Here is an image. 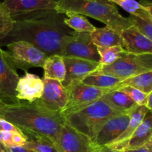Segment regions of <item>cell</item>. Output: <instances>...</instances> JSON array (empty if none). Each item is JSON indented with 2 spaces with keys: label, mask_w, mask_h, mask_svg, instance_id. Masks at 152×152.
I'll return each instance as SVG.
<instances>
[{
  "label": "cell",
  "mask_w": 152,
  "mask_h": 152,
  "mask_svg": "<svg viewBox=\"0 0 152 152\" xmlns=\"http://www.w3.org/2000/svg\"><path fill=\"white\" fill-rule=\"evenodd\" d=\"M101 1H108L107 0H101Z\"/></svg>",
  "instance_id": "39"
},
{
  "label": "cell",
  "mask_w": 152,
  "mask_h": 152,
  "mask_svg": "<svg viewBox=\"0 0 152 152\" xmlns=\"http://www.w3.org/2000/svg\"><path fill=\"white\" fill-rule=\"evenodd\" d=\"M4 148H5L7 152H35L30 149H28V148H25V147L4 146Z\"/></svg>",
  "instance_id": "34"
},
{
  "label": "cell",
  "mask_w": 152,
  "mask_h": 152,
  "mask_svg": "<svg viewBox=\"0 0 152 152\" xmlns=\"http://www.w3.org/2000/svg\"><path fill=\"white\" fill-rule=\"evenodd\" d=\"M97 48L98 54L99 56V63L102 66H107L114 63L120 56V54L125 50L122 46H113L109 48Z\"/></svg>",
  "instance_id": "26"
},
{
  "label": "cell",
  "mask_w": 152,
  "mask_h": 152,
  "mask_svg": "<svg viewBox=\"0 0 152 152\" xmlns=\"http://www.w3.org/2000/svg\"><path fill=\"white\" fill-rule=\"evenodd\" d=\"M60 56L76 57L99 62L97 48L93 43L91 33L72 31L71 39L62 48Z\"/></svg>",
  "instance_id": "8"
},
{
  "label": "cell",
  "mask_w": 152,
  "mask_h": 152,
  "mask_svg": "<svg viewBox=\"0 0 152 152\" xmlns=\"http://www.w3.org/2000/svg\"><path fill=\"white\" fill-rule=\"evenodd\" d=\"M44 90V83L37 75L25 72L19 77L16 86V97L19 101L31 103L42 96Z\"/></svg>",
  "instance_id": "14"
},
{
  "label": "cell",
  "mask_w": 152,
  "mask_h": 152,
  "mask_svg": "<svg viewBox=\"0 0 152 152\" xmlns=\"http://www.w3.org/2000/svg\"><path fill=\"white\" fill-rule=\"evenodd\" d=\"M107 1L114 4H118L132 16L145 20H152V11L141 5L136 0H107Z\"/></svg>",
  "instance_id": "23"
},
{
  "label": "cell",
  "mask_w": 152,
  "mask_h": 152,
  "mask_svg": "<svg viewBox=\"0 0 152 152\" xmlns=\"http://www.w3.org/2000/svg\"><path fill=\"white\" fill-rule=\"evenodd\" d=\"M98 152H124L123 151H119V150H116L114 149V148H108L107 146H104L100 148Z\"/></svg>",
  "instance_id": "36"
},
{
  "label": "cell",
  "mask_w": 152,
  "mask_h": 152,
  "mask_svg": "<svg viewBox=\"0 0 152 152\" xmlns=\"http://www.w3.org/2000/svg\"><path fill=\"white\" fill-rule=\"evenodd\" d=\"M130 86L145 94L152 92V71L142 73L123 80L120 87Z\"/></svg>",
  "instance_id": "24"
},
{
  "label": "cell",
  "mask_w": 152,
  "mask_h": 152,
  "mask_svg": "<svg viewBox=\"0 0 152 152\" xmlns=\"http://www.w3.org/2000/svg\"><path fill=\"white\" fill-rule=\"evenodd\" d=\"M0 152H7L4 145L2 143H1V142H0Z\"/></svg>",
  "instance_id": "38"
},
{
  "label": "cell",
  "mask_w": 152,
  "mask_h": 152,
  "mask_svg": "<svg viewBox=\"0 0 152 152\" xmlns=\"http://www.w3.org/2000/svg\"><path fill=\"white\" fill-rule=\"evenodd\" d=\"M148 71H152V53L134 54L125 50L114 63L102 66L95 74H106L124 80Z\"/></svg>",
  "instance_id": "5"
},
{
  "label": "cell",
  "mask_w": 152,
  "mask_h": 152,
  "mask_svg": "<svg viewBox=\"0 0 152 152\" xmlns=\"http://www.w3.org/2000/svg\"><path fill=\"white\" fill-rule=\"evenodd\" d=\"M23 147L35 152H59L51 143L38 138L28 139Z\"/></svg>",
  "instance_id": "28"
},
{
  "label": "cell",
  "mask_w": 152,
  "mask_h": 152,
  "mask_svg": "<svg viewBox=\"0 0 152 152\" xmlns=\"http://www.w3.org/2000/svg\"><path fill=\"white\" fill-rule=\"evenodd\" d=\"M65 24L73 31L77 32L92 33L96 28L83 15L71 12L65 13Z\"/></svg>",
  "instance_id": "25"
},
{
  "label": "cell",
  "mask_w": 152,
  "mask_h": 152,
  "mask_svg": "<svg viewBox=\"0 0 152 152\" xmlns=\"http://www.w3.org/2000/svg\"><path fill=\"white\" fill-rule=\"evenodd\" d=\"M129 19L132 26L134 27L140 34L152 40V20H145L132 15L129 16Z\"/></svg>",
  "instance_id": "29"
},
{
  "label": "cell",
  "mask_w": 152,
  "mask_h": 152,
  "mask_svg": "<svg viewBox=\"0 0 152 152\" xmlns=\"http://www.w3.org/2000/svg\"><path fill=\"white\" fill-rule=\"evenodd\" d=\"M117 114L120 113L114 111L99 99L80 111L67 114L64 120L68 126L94 141L105 122Z\"/></svg>",
  "instance_id": "4"
},
{
  "label": "cell",
  "mask_w": 152,
  "mask_h": 152,
  "mask_svg": "<svg viewBox=\"0 0 152 152\" xmlns=\"http://www.w3.org/2000/svg\"><path fill=\"white\" fill-rule=\"evenodd\" d=\"M151 96H152V92L151 93H149L148 95V98H147V102H146V107L149 111H151L152 110V103H151Z\"/></svg>",
  "instance_id": "37"
},
{
  "label": "cell",
  "mask_w": 152,
  "mask_h": 152,
  "mask_svg": "<svg viewBox=\"0 0 152 152\" xmlns=\"http://www.w3.org/2000/svg\"><path fill=\"white\" fill-rule=\"evenodd\" d=\"M123 80L106 74H91L88 76L82 83L88 86H94L105 90L111 91L119 88Z\"/></svg>",
  "instance_id": "22"
},
{
  "label": "cell",
  "mask_w": 152,
  "mask_h": 152,
  "mask_svg": "<svg viewBox=\"0 0 152 152\" xmlns=\"http://www.w3.org/2000/svg\"><path fill=\"white\" fill-rule=\"evenodd\" d=\"M13 25V19L5 6L0 2V41L10 33Z\"/></svg>",
  "instance_id": "27"
},
{
  "label": "cell",
  "mask_w": 152,
  "mask_h": 152,
  "mask_svg": "<svg viewBox=\"0 0 152 152\" xmlns=\"http://www.w3.org/2000/svg\"><path fill=\"white\" fill-rule=\"evenodd\" d=\"M148 111H149V110L146 107L140 106V105H137L133 110H132L129 113L130 120H129V123L126 127V130L112 143L107 145V147L120 151L122 145L131 137V136L133 134V133L137 129L138 126L141 124L144 117Z\"/></svg>",
  "instance_id": "18"
},
{
  "label": "cell",
  "mask_w": 152,
  "mask_h": 152,
  "mask_svg": "<svg viewBox=\"0 0 152 152\" xmlns=\"http://www.w3.org/2000/svg\"><path fill=\"white\" fill-rule=\"evenodd\" d=\"M152 140V113L148 111L141 124L138 126L131 137L122 145L120 151L135 149L146 145Z\"/></svg>",
  "instance_id": "17"
},
{
  "label": "cell",
  "mask_w": 152,
  "mask_h": 152,
  "mask_svg": "<svg viewBox=\"0 0 152 152\" xmlns=\"http://www.w3.org/2000/svg\"><path fill=\"white\" fill-rule=\"evenodd\" d=\"M65 66L64 87L71 83L82 82L88 76L97 72L102 67L98 62L76 57H63Z\"/></svg>",
  "instance_id": "11"
},
{
  "label": "cell",
  "mask_w": 152,
  "mask_h": 152,
  "mask_svg": "<svg viewBox=\"0 0 152 152\" xmlns=\"http://www.w3.org/2000/svg\"><path fill=\"white\" fill-rule=\"evenodd\" d=\"M0 48V101L6 105H15L20 101L16 97V86L19 74L4 61Z\"/></svg>",
  "instance_id": "12"
},
{
  "label": "cell",
  "mask_w": 152,
  "mask_h": 152,
  "mask_svg": "<svg viewBox=\"0 0 152 152\" xmlns=\"http://www.w3.org/2000/svg\"><path fill=\"white\" fill-rule=\"evenodd\" d=\"M5 6L10 16L26 14L43 10L56 9V0H4Z\"/></svg>",
  "instance_id": "15"
},
{
  "label": "cell",
  "mask_w": 152,
  "mask_h": 152,
  "mask_svg": "<svg viewBox=\"0 0 152 152\" xmlns=\"http://www.w3.org/2000/svg\"><path fill=\"white\" fill-rule=\"evenodd\" d=\"M101 148L88 136L64 123L58 142L59 152H98Z\"/></svg>",
  "instance_id": "9"
},
{
  "label": "cell",
  "mask_w": 152,
  "mask_h": 152,
  "mask_svg": "<svg viewBox=\"0 0 152 152\" xmlns=\"http://www.w3.org/2000/svg\"><path fill=\"white\" fill-rule=\"evenodd\" d=\"M13 134L14 133L12 132L0 131V142L2 143L4 146H12Z\"/></svg>",
  "instance_id": "32"
},
{
  "label": "cell",
  "mask_w": 152,
  "mask_h": 152,
  "mask_svg": "<svg viewBox=\"0 0 152 152\" xmlns=\"http://www.w3.org/2000/svg\"><path fill=\"white\" fill-rule=\"evenodd\" d=\"M3 119L20 129L28 139L44 140L57 150L59 134L65 123L59 113L48 111L36 102L20 101L18 104L7 105Z\"/></svg>",
  "instance_id": "2"
},
{
  "label": "cell",
  "mask_w": 152,
  "mask_h": 152,
  "mask_svg": "<svg viewBox=\"0 0 152 152\" xmlns=\"http://www.w3.org/2000/svg\"><path fill=\"white\" fill-rule=\"evenodd\" d=\"M44 90L39 99L35 101L42 108L62 114L68 102V92L62 83L55 80L42 79Z\"/></svg>",
  "instance_id": "10"
},
{
  "label": "cell",
  "mask_w": 152,
  "mask_h": 152,
  "mask_svg": "<svg viewBox=\"0 0 152 152\" xmlns=\"http://www.w3.org/2000/svg\"><path fill=\"white\" fill-rule=\"evenodd\" d=\"M7 50L1 49V55L7 65L14 71L21 69L27 72L30 68L39 67L43 68L48 56L25 41H17L6 45Z\"/></svg>",
  "instance_id": "6"
},
{
  "label": "cell",
  "mask_w": 152,
  "mask_h": 152,
  "mask_svg": "<svg viewBox=\"0 0 152 152\" xmlns=\"http://www.w3.org/2000/svg\"><path fill=\"white\" fill-rule=\"evenodd\" d=\"M7 105H6L5 103L0 101V118H3V117H4V112L7 109Z\"/></svg>",
  "instance_id": "35"
},
{
  "label": "cell",
  "mask_w": 152,
  "mask_h": 152,
  "mask_svg": "<svg viewBox=\"0 0 152 152\" xmlns=\"http://www.w3.org/2000/svg\"><path fill=\"white\" fill-rule=\"evenodd\" d=\"M44 79L55 80L63 83L65 77V66L63 56L60 55H51L48 56L43 65Z\"/></svg>",
  "instance_id": "21"
},
{
  "label": "cell",
  "mask_w": 152,
  "mask_h": 152,
  "mask_svg": "<svg viewBox=\"0 0 152 152\" xmlns=\"http://www.w3.org/2000/svg\"><path fill=\"white\" fill-rule=\"evenodd\" d=\"M13 25L0 41V46L17 41L33 45L47 56L60 55L71 39L72 31L65 24V15L53 10H43L12 16Z\"/></svg>",
  "instance_id": "1"
},
{
  "label": "cell",
  "mask_w": 152,
  "mask_h": 152,
  "mask_svg": "<svg viewBox=\"0 0 152 152\" xmlns=\"http://www.w3.org/2000/svg\"><path fill=\"white\" fill-rule=\"evenodd\" d=\"M55 10L60 13H78L102 22L121 34L123 30L132 26L129 17L122 16L116 5L101 0H57Z\"/></svg>",
  "instance_id": "3"
},
{
  "label": "cell",
  "mask_w": 152,
  "mask_h": 152,
  "mask_svg": "<svg viewBox=\"0 0 152 152\" xmlns=\"http://www.w3.org/2000/svg\"><path fill=\"white\" fill-rule=\"evenodd\" d=\"M65 88L68 92V102L66 108L62 113L63 117L67 114L77 112L91 105L109 91L94 86H88L82 82L71 83Z\"/></svg>",
  "instance_id": "7"
},
{
  "label": "cell",
  "mask_w": 152,
  "mask_h": 152,
  "mask_svg": "<svg viewBox=\"0 0 152 152\" xmlns=\"http://www.w3.org/2000/svg\"><path fill=\"white\" fill-rule=\"evenodd\" d=\"M123 48L134 54L152 53V40L139 32L134 27L131 26L123 30L120 34Z\"/></svg>",
  "instance_id": "16"
},
{
  "label": "cell",
  "mask_w": 152,
  "mask_h": 152,
  "mask_svg": "<svg viewBox=\"0 0 152 152\" xmlns=\"http://www.w3.org/2000/svg\"><path fill=\"white\" fill-rule=\"evenodd\" d=\"M0 131L9 132L12 133H22L20 129L3 118H0Z\"/></svg>",
  "instance_id": "31"
},
{
  "label": "cell",
  "mask_w": 152,
  "mask_h": 152,
  "mask_svg": "<svg viewBox=\"0 0 152 152\" xmlns=\"http://www.w3.org/2000/svg\"><path fill=\"white\" fill-rule=\"evenodd\" d=\"M101 99L114 111L120 114H129L137 106L132 98L120 88L114 89L107 92Z\"/></svg>",
  "instance_id": "19"
},
{
  "label": "cell",
  "mask_w": 152,
  "mask_h": 152,
  "mask_svg": "<svg viewBox=\"0 0 152 152\" xmlns=\"http://www.w3.org/2000/svg\"><path fill=\"white\" fill-rule=\"evenodd\" d=\"M124 152H152V140L148 142L144 146L140 148H135V149H126L123 151Z\"/></svg>",
  "instance_id": "33"
},
{
  "label": "cell",
  "mask_w": 152,
  "mask_h": 152,
  "mask_svg": "<svg viewBox=\"0 0 152 152\" xmlns=\"http://www.w3.org/2000/svg\"><path fill=\"white\" fill-rule=\"evenodd\" d=\"M119 88L126 92L137 105H140V106L145 107L148 94L144 93V92L141 91L138 89L130 87V86H123V87H120Z\"/></svg>",
  "instance_id": "30"
},
{
  "label": "cell",
  "mask_w": 152,
  "mask_h": 152,
  "mask_svg": "<svg viewBox=\"0 0 152 152\" xmlns=\"http://www.w3.org/2000/svg\"><path fill=\"white\" fill-rule=\"evenodd\" d=\"M129 114H117L108 119L95 137L94 143L99 147L112 143L126 130L129 123Z\"/></svg>",
  "instance_id": "13"
},
{
  "label": "cell",
  "mask_w": 152,
  "mask_h": 152,
  "mask_svg": "<svg viewBox=\"0 0 152 152\" xmlns=\"http://www.w3.org/2000/svg\"><path fill=\"white\" fill-rule=\"evenodd\" d=\"M92 42L96 47L109 48L113 46H122L123 48V39L120 33L117 32L108 26L96 28L91 33Z\"/></svg>",
  "instance_id": "20"
}]
</instances>
